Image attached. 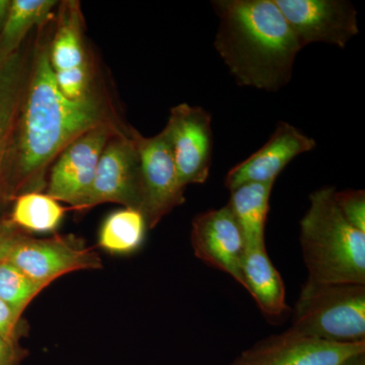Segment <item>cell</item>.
<instances>
[{"label":"cell","mask_w":365,"mask_h":365,"mask_svg":"<svg viewBox=\"0 0 365 365\" xmlns=\"http://www.w3.org/2000/svg\"><path fill=\"white\" fill-rule=\"evenodd\" d=\"M113 122L120 120L97 88L78 101L60 93L49 61V44L38 43L25 97L0 165L9 163L14 190L20 195L40 192L47 182L50 165L69 143L95 127Z\"/></svg>","instance_id":"6da1fadb"},{"label":"cell","mask_w":365,"mask_h":365,"mask_svg":"<svg viewBox=\"0 0 365 365\" xmlns=\"http://www.w3.org/2000/svg\"><path fill=\"white\" fill-rule=\"evenodd\" d=\"M215 48L237 85L275 93L292 79L299 47L274 0H215Z\"/></svg>","instance_id":"7a4b0ae2"},{"label":"cell","mask_w":365,"mask_h":365,"mask_svg":"<svg viewBox=\"0 0 365 365\" xmlns=\"http://www.w3.org/2000/svg\"><path fill=\"white\" fill-rule=\"evenodd\" d=\"M326 187L309 195L300 222V244L309 280L327 284L365 285V232L352 227Z\"/></svg>","instance_id":"3957f363"},{"label":"cell","mask_w":365,"mask_h":365,"mask_svg":"<svg viewBox=\"0 0 365 365\" xmlns=\"http://www.w3.org/2000/svg\"><path fill=\"white\" fill-rule=\"evenodd\" d=\"M292 329L328 342H365V285L307 280L295 304Z\"/></svg>","instance_id":"277c9868"},{"label":"cell","mask_w":365,"mask_h":365,"mask_svg":"<svg viewBox=\"0 0 365 365\" xmlns=\"http://www.w3.org/2000/svg\"><path fill=\"white\" fill-rule=\"evenodd\" d=\"M0 257L45 287L64 274L102 266L98 255L83 242L60 235L45 240L0 237Z\"/></svg>","instance_id":"5b68a950"},{"label":"cell","mask_w":365,"mask_h":365,"mask_svg":"<svg viewBox=\"0 0 365 365\" xmlns=\"http://www.w3.org/2000/svg\"><path fill=\"white\" fill-rule=\"evenodd\" d=\"M138 134L130 128L110 138L101 155L90 191L78 210L117 203L140 211L143 187Z\"/></svg>","instance_id":"8992f818"},{"label":"cell","mask_w":365,"mask_h":365,"mask_svg":"<svg viewBox=\"0 0 365 365\" xmlns=\"http://www.w3.org/2000/svg\"><path fill=\"white\" fill-rule=\"evenodd\" d=\"M131 127L106 123L81 134L64 148L50 169L47 194L78 210L90 191L98 160L112 136Z\"/></svg>","instance_id":"52a82bcc"},{"label":"cell","mask_w":365,"mask_h":365,"mask_svg":"<svg viewBox=\"0 0 365 365\" xmlns=\"http://www.w3.org/2000/svg\"><path fill=\"white\" fill-rule=\"evenodd\" d=\"M140 158L143 202L140 212L148 228H153L173 209L185 202L169 136L165 128L153 137L137 136Z\"/></svg>","instance_id":"ba28073f"},{"label":"cell","mask_w":365,"mask_h":365,"mask_svg":"<svg viewBox=\"0 0 365 365\" xmlns=\"http://www.w3.org/2000/svg\"><path fill=\"white\" fill-rule=\"evenodd\" d=\"M299 47L326 43L344 49L359 34L357 11L347 0H274Z\"/></svg>","instance_id":"9c48e42d"},{"label":"cell","mask_w":365,"mask_h":365,"mask_svg":"<svg viewBox=\"0 0 365 365\" xmlns=\"http://www.w3.org/2000/svg\"><path fill=\"white\" fill-rule=\"evenodd\" d=\"M211 114L201 107L182 103L170 110L165 130L169 136L180 184H204L212 163Z\"/></svg>","instance_id":"30bf717a"},{"label":"cell","mask_w":365,"mask_h":365,"mask_svg":"<svg viewBox=\"0 0 365 365\" xmlns=\"http://www.w3.org/2000/svg\"><path fill=\"white\" fill-rule=\"evenodd\" d=\"M365 353V342H328L289 329L261 341L242 353L232 365H340Z\"/></svg>","instance_id":"8fae6325"},{"label":"cell","mask_w":365,"mask_h":365,"mask_svg":"<svg viewBox=\"0 0 365 365\" xmlns=\"http://www.w3.org/2000/svg\"><path fill=\"white\" fill-rule=\"evenodd\" d=\"M191 244L197 258L227 273L245 287L242 267L246 244L228 205L205 211L194 217Z\"/></svg>","instance_id":"7c38bea8"},{"label":"cell","mask_w":365,"mask_h":365,"mask_svg":"<svg viewBox=\"0 0 365 365\" xmlns=\"http://www.w3.org/2000/svg\"><path fill=\"white\" fill-rule=\"evenodd\" d=\"M316 148V140L288 122L276 126L267 143L227 173L225 186L230 192L251 182L276 181L295 158Z\"/></svg>","instance_id":"4fadbf2b"},{"label":"cell","mask_w":365,"mask_h":365,"mask_svg":"<svg viewBox=\"0 0 365 365\" xmlns=\"http://www.w3.org/2000/svg\"><path fill=\"white\" fill-rule=\"evenodd\" d=\"M242 271L244 288L254 297L262 313L280 317L287 311L284 282L269 258L266 247L247 249Z\"/></svg>","instance_id":"5bb4252c"},{"label":"cell","mask_w":365,"mask_h":365,"mask_svg":"<svg viewBox=\"0 0 365 365\" xmlns=\"http://www.w3.org/2000/svg\"><path fill=\"white\" fill-rule=\"evenodd\" d=\"M274 182H251L230 192L227 205L241 228L247 249L266 247V220Z\"/></svg>","instance_id":"9a60e30c"},{"label":"cell","mask_w":365,"mask_h":365,"mask_svg":"<svg viewBox=\"0 0 365 365\" xmlns=\"http://www.w3.org/2000/svg\"><path fill=\"white\" fill-rule=\"evenodd\" d=\"M83 18L78 1H64L58 26L49 44V61L54 73L88 68L83 43Z\"/></svg>","instance_id":"2e32d148"},{"label":"cell","mask_w":365,"mask_h":365,"mask_svg":"<svg viewBox=\"0 0 365 365\" xmlns=\"http://www.w3.org/2000/svg\"><path fill=\"white\" fill-rule=\"evenodd\" d=\"M32 59L19 50L0 64V160L25 97Z\"/></svg>","instance_id":"e0dca14e"},{"label":"cell","mask_w":365,"mask_h":365,"mask_svg":"<svg viewBox=\"0 0 365 365\" xmlns=\"http://www.w3.org/2000/svg\"><path fill=\"white\" fill-rule=\"evenodd\" d=\"M58 2L55 0H13L9 16L0 33V64L20 49L28 33L44 25Z\"/></svg>","instance_id":"ac0fdd59"},{"label":"cell","mask_w":365,"mask_h":365,"mask_svg":"<svg viewBox=\"0 0 365 365\" xmlns=\"http://www.w3.org/2000/svg\"><path fill=\"white\" fill-rule=\"evenodd\" d=\"M148 230L144 216L136 209L111 213L101 227L98 246L112 254L127 255L140 248Z\"/></svg>","instance_id":"d6986e66"},{"label":"cell","mask_w":365,"mask_h":365,"mask_svg":"<svg viewBox=\"0 0 365 365\" xmlns=\"http://www.w3.org/2000/svg\"><path fill=\"white\" fill-rule=\"evenodd\" d=\"M66 209L48 194L28 192L16 198L13 222L33 232H55L61 225Z\"/></svg>","instance_id":"ffe728a7"},{"label":"cell","mask_w":365,"mask_h":365,"mask_svg":"<svg viewBox=\"0 0 365 365\" xmlns=\"http://www.w3.org/2000/svg\"><path fill=\"white\" fill-rule=\"evenodd\" d=\"M44 288L0 257V299L13 307L19 316Z\"/></svg>","instance_id":"44dd1931"},{"label":"cell","mask_w":365,"mask_h":365,"mask_svg":"<svg viewBox=\"0 0 365 365\" xmlns=\"http://www.w3.org/2000/svg\"><path fill=\"white\" fill-rule=\"evenodd\" d=\"M334 199L346 220L365 232V192L364 190L335 191Z\"/></svg>","instance_id":"7402d4cb"},{"label":"cell","mask_w":365,"mask_h":365,"mask_svg":"<svg viewBox=\"0 0 365 365\" xmlns=\"http://www.w3.org/2000/svg\"><path fill=\"white\" fill-rule=\"evenodd\" d=\"M21 316L6 302L0 299V336L9 342H14L16 324Z\"/></svg>","instance_id":"603a6c76"},{"label":"cell","mask_w":365,"mask_h":365,"mask_svg":"<svg viewBox=\"0 0 365 365\" xmlns=\"http://www.w3.org/2000/svg\"><path fill=\"white\" fill-rule=\"evenodd\" d=\"M19 360L18 352L13 343L0 336V365H16Z\"/></svg>","instance_id":"cb8c5ba5"},{"label":"cell","mask_w":365,"mask_h":365,"mask_svg":"<svg viewBox=\"0 0 365 365\" xmlns=\"http://www.w3.org/2000/svg\"><path fill=\"white\" fill-rule=\"evenodd\" d=\"M11 6V1H9V0H0V33H1L2 28L6 24Z\"/></svg>","instance_id":"d4e9b609"},{"label":"cell","mask_w":365,"mask_h":365,"mask_svg":"<svg viewBox=\"0 0 365 365\" xmlns=\"http://www.w3.org/2000/svg\"><path fill=\"white\" fill-rule=\"evenodd\" d=\"M340 365H365L364 353L350 357Z\"/></svg>","instance_id":"484cf974"}]
</instances>
